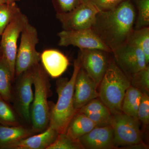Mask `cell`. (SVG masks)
Listing matches in <instances>:
<instances>
[{"label": "cell", "instance_id": "cell-34", "mask_svg": "<svg viewBox=\"0 0 149 149\" xmlns=\"http://www.w3.org/2000/svg\"><path fill=\"white\" fill-rule=\"evenodd\" d=\"M4 3H5V2L3 0H0V5Z\"/></svg>", "mask_w": 149, "mask_h": 149}, {"label": "cell", "instance_id": "cell-6", "mask_svg": "<svg viewBox=\"0 0 149 149\" xmlns=\"http://www.w3.org/2000/svg\"><path fill=\"white\" fill-rule=\"evenodd\" d=\"M21 34L15 61V78L31 69L41 61V54L36 49L39 42L37 29L29 22Z\"/></svg>", "mask_w": 149, "mask_h": 149}, {"label": "cell", "instance_id": "cell-27", "mask_svg": "<svg viewBox=\"0 0 149 149\" xmlns=\"http://www.w3.org/2000/svg\"><path fill=\"white\" fill-rule=\"evenodd\" d=\"M78 112L86 114L91 113H101L105 114H111L108 109L100 99H93L84 106L80 109Z\"/></svg>", "mask_w": 149, "mask_h": 149}, {"label": "cell", "instance_id": "cell-10", "mask_svg": "<svg viewBox=\"0 0 149 149\" xmlns=\"http://www.w3.org/2000/svg\"><path fill=\"white\" fill-rule=\"evenodd\" d=\"M112 54L116 64L130 80L134 74L149 65L142 50L129 42L113 51Z\"/></svg>", "mask_w": 149, "mask_h": 149}, {"label": "cell", "instance_id": "cell-4", "mask_svg": "<svg viewBox=\"0 0 149 149\" xmlns=\"http://www.w3.org/2000/svg\"><path fill=\"white\" fill-rule=\"evenodd\" d=\"M35 92L30 108L31 127L37 133L49 126L50 106L48 99L51 95V84L48 74L40 63L33 67Z\"/></svg>", "mask_w": 149, "mask_h": 149}, {"label": "cell", "instance_id": "cell-30", "mask_svg": "<svg viewBox=\"0 0 149 149\" xmlns=\"http://www.w3.org/2000/svg\"><path fill=\"white\" fill-rule=\"evenodd\" d=\"M97 125L102 127L110 125L112 118L111 114H105L101 113H91L85 114Z\"/></svg>", "mask_w": 149, "mask_h": 149}, {"label": "cell", "instance_id": "cell-9", "mask_svg": "<svg viewBox=\"0 0 149 149\" xmlns=\"http://www.w3.org/2000/svg\"><path fill=\"white\" fill-rule=\"evenodd\" d=\"M100 10L92 3H81L74 9L63 13H56V18L63 30L90 29Z\"/></svg>", "mask_w": 149, "mask_h": 149}, {"label": "cell", "instance_id": "cell-32", "mask_svg": "<svg viewBox=\"0 0 149 149\" xmlns=\"http://www.w3.org/2000/svg\"><path fill=\"white\" fill-rule=\"evenodd\" d=\"M5 3H15L17 1H19V0H3Z\"/></svg>", "mask_w": 149, "mask_h": 149}, {"label": "cell", "instance_id": "cell-11", "mask_svg": "<svg viewBox=\"0 0 149 149\" xmlns=\"http://www.w3.org/2000/svg\"><path fill=\"white\" fill-rule=\"evenodd\" d=\"M58 45L73 46L80 49H98L112 53V51L91 28L78 30H63L59 32Z\"/></svg>", "mask_w": 149, "mask_h": 149}, {"label": "cell", "instance_id": "cell-20", "mask_svg": "<svg viewBox=\"0 0 149 149\" xmlns=\"http://www.w3.org/2000/svg\"><path fill=\"white\" fill-rule=\"evenodd\" d=\"M13 77L10 68L2 55H0V96L9 103L11 102Z\"/></svg>", "mask_w": 149, "mask_h": 149}, {"label": "cell", "instance_id": "cell-8", "mask_svg": "<svg viewBox=\"0 0 149 149\" xmlns=\"http://www.w3.org/2000/svg\"><path fill=\"white\" fill-rule=\"evenodd\" d=\"M110 125L113 130V145L116 148L143 143L139 119L122 112L112 115Z\"/></svg>", "mask_w": 149, "mask_h": 149}, {"label": "cell", "instance_id": "cell-14", "mask_svg": "<svg viewBox=\"0 0 149 149\" xmlns=\"http://www.w3.org/2000/svg\"><path fill=\"white\" fill-rule=\"evenodd\" d=\"M83 149H116L113 145V130L111 125L96 127L78 139Z\"/></svg>", "mask_w": 149, "mask_h": 149}, {"label": "cell", "instance_id": "cell-3", "mask_svg": "<svg viewBox=\"0 0 149 149\" xmlns=\"http://www.w3.org/2000/svg\"><path fill=\"white\" fill-rule=\"evenodd\" d=\"M131 85L130 79L111 58L109 64L99 85V98L112 115L122 112L125 92Z\"/></svg>", "mask_w": 149, "mask_h": 149}, {"label": "cell", "instance_id": "cell-21", "mask_svg": "<svg viewBox=\"0 0 149 149\" xmlns=\"http://www.w3.org/2000/svg\"><path fill=\"white\" fill-rule=\"evenodd\" d=\"M0 124L6 126H17L22 125L20 118L8 102L0 96Z\"/></svg>", "mask_w": 149, "mask_h": 149}, {"label": "cell", "instance_id": "cell-25", "mask_svg": "<svg viewBox=\"0 0 149 149\" xmlns=\"http://www.w3.org/2000/svg\"><path fill=\"white\" fill-rule=\"evenodd\" d=\"M47 149H84L78 141L74 140L65 133H59L54 142Z\"/></svg>", "mask_w": 149, "mask_h": 149}, {"label": "cell", "instance_id": "cell-31", "mask_svg": "<svg viewBox=\"0 0 149 149\" xmlns=\"http://www.w3.org/2000/svg\"><path fill=\"white\" fill-rule=\"evenodd\" d=\"M125 0H93L92 3L100 10H106L116 7Z\"/></svg>", "mask_w": 149, "mask_h": 149}, {"label": "cell", "instance_id": "cell-29", "mask_svg": "<svg viewBox=\"0 0 149 149\" xmlns=\"http://www.w3.org/2000/svg\"><path fill=\"white\" fill-rule=\"evenodd\" d=\"M56 13L68 12L81 3V0H53Z\"/></svg>", "mask_w": 149, "mask_h": 149}, {"label": "cell", "instance_id": "cell-33", "mask_svg": "<svg viewBox=\"0 0 149 149\" xmlns=\"http://www.w3.org/2000/svg\"><path fill=\"white\" fill-rule=\"evenodd\" d=\"M93 0H81V3H92Z\"/></svg>", "mask_w": 149, "mask_h": 149}, {"label": "cell", "instance_id": "cell-28", "mask_svg": "<svg viewBox=\"0 0 149 149\" xmlns=\"http://www.w3.org/2000/svg\"><path fill=\"white\" fill-rule=\"evenodd\" d=\"M138 118L144 125L149 123V97L148 94L143 93L138 109Z\"/></svg>", "mask_w": 149, "mask_h": 149}, {"label": "cell", "instance_id": "cell-12", "mask_svg": "<svg viewBox=\"0 0 149 149\" xmlns=\"http://www.w3.org/2000/svg\"><path fill=\"white\" fill-rule=\"evenodd\" d=\"M109 53L98 49H80L81 67L98 87L109 64Z\"/></svg>", "mask_w": 149, "mask_h": 149}, {"label": "cell", "instance_id": "cell-16", "mask_svg": "<svg viewBox=\"0 0 149 149\" xmlns=\"http://www.w3.org/2000/svg\"><path fill=\"white\" fill-rule=\"evenodd\" d=\"M41 61L43 68L52 78L61 76L69 65V61L66 56L55 49L44 51L41 54Z\"/></svg>", "mask_w": 149, "mask_h": 149}, {"label": "cell", "instance_id": "cell-15", "mask_svg": "<svg viewBox=\"0 0 149 149\" xmlns=\"http://www.w3.org/2000/svg\"><path fill=\"white\" fill-rule=\"evenodd\" d=\"M58 132L50 126L40 134L21 139L11 144L6 149H47L57 138Z\"/></svg>", "mask_w": 149, "mask_h": 149}, {"label": "cell", "instance_id": "cell-22", "mask_svg": "<svg viewBox=\"0 0 149 149\" xmlns=\"http://www.w3.org/2000/svg\"><path fill=\"white\" fill-rule=\"evenodd\" d=\"M128 42L136 45L142 50L146 56L147 63L149 64V27L134 29Z\"/></svg>", "mask_w": 149, "mask_h": 149}, {"label": "cell", "instance_id": "cell-23", "mask_svg": "<svg viewBox=\"0 0 149 149\" xmlns=\"http://www.w3.org/2000/svg\"><path fill=\"white\" fill-rule=\"evenodd\" d=\"M16 3H4L0 5V36L12 19L20 11Z\"/></svg>", "mask_w": 149, "mask_h": 149}, {"label": "cell", "instance_id": "cell-19", "mask_svg": "<svg viewBox=\"0 0 149 149\" xmlns=\"http://www.w3.org/2000/svg\"><path fill=\"white\" fill-rule=\"evenodd\" d=\"M143 93L130 85L125 92L121 110L123 113L138 118V111Z\"/></svg>", "mask_w": 149, "mask_h": 149}, {"label": "cell", "instance_id": "cell-18", "mask_svg": "<svg viewBox=\"0 0 149 149\" xmlns=\"http://www.w3.org/2000/svg\"><path fill=\"white\" fill-rule=\"evenodd\" d=\"M97 127L84 113L77 111L70 122L65 133L76 141Z\"/></svg>", "mask_w": 149, "mask_h": 149}, {"label": "cell", "instance_id": "cell-5", "mask_svg": "<svg viewBox=\"0 0 149 149\" xmlns=\"http://www.w3.org/2000/svg\"><path fill=\"white\" fill-rule=\"evenodd\" d=\"M33 67L22 73L14 82L11 102L21 120L31 124L30 108L33 100Z\"/></svg>", "mask_w": 149, "mask_h": 149}, {"label": "cell", "instance_id": "cell-26", "mask_svg": "<svg viewBox=\"0 0 149 149\" xmlns=\"http://www.w3.org/2000/svg\"><path fill=\"white\" fill-rule=\"evenodd\" d=\"M136 4L138 11L136 29L149 27V0H136Z\"/></svg>", "mask_w": 149, "mask_h": 149}, {"label": "cell", "instance_id": "cell-17", "mask_svg": "<svg viewBox=\"0 0 149 149\" xmlns=\"http://www.w3.org/2000/svg\"><path fill=\"white\" fill-rule=\"evenodd\" d=\"M37 133L32 127L24 125L9 126L0 124V149H6L11 144Z\"/></svg>", "mask_w": 149, "mask_h": 149}, {"label": "cell", "instance_id": "cell-1", "mask_svg": "<svg viewBox=\"0 0 149 149\" xmlns=\"http://www.w3.org/2000/svg\"><path fill=\"white\" fill-rule=\"evenodd\" d=\"M136 11L131 0H125L112 9L98 13L91 27L113 51L128 42L134 30Z\"/></svg>", "mask_w": 149, "mask_h": 149}, {"label": "cell", "instance_id": "cell-7", "mask_svg": "<svg viewBox=\"0 0 149 149\" xmlns=\"http://www.w3.org/2000/svg\"><path fill=\"white\" fill-rule=\"evenodd\" d=\"M28 23L27 17L20 10L14 17L1 36V54L8 63L14 81L17 41L22 30Z\"/></svg>", "mask_w": 149, "mask_h": 149}, {"label": "cell", "instance_id": "cell-24", "mask_svg": "<svg viewBox=\"0 0 149 149\" xmlns=\"http://www.w3.org/2000/svg\"><path fill=\"white\" fill-rule=\"evenodd\" d=\"M131 85L140 90L143 93H149V66L137 72L130 78Z\"/></svg>", "mask_w": 149, "mask_h": 149}, {"label": "cell", "instance_id": "cell-2", "mask_svg": "<svg viewBox=\"0 0 149 149\" xmlns=\"http://www.w3.org/2000/svg\"><path fill=\"white\" fill-rule=\"evenodd\" d=\"M81 65L78 56L74 63L72 76L69 80L61 78L57 80L56 92L58 100L56 104H51L49 126L59 133H65L70 122L77 113L73 105V95L75 80Z\"/></svg>", "mask_w": 149, "mask_h": 149}, {"label": "cell", "instance_id": "cell-13", "mask_svg": "<svg viewBox=\"0 0 149 149\" xmlns=\"http://www.w3.org/2000/svg\"><path fill=\"white\" fill-rule=\"evenodd\" d=\"M98 88L95 81L81 67L74 84L73 95L74 109L78 111L91 100L98 98Z\"/></svg>", "mask_w": 149, "mask_h": 149}]
</instances>
